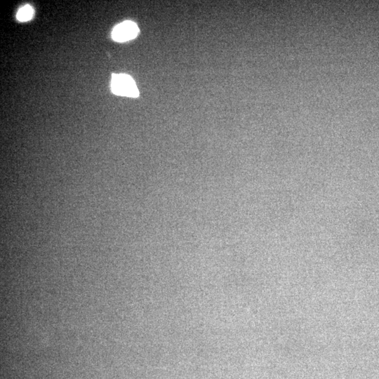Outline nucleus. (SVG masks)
Instances as JSON below:
<instances>
[{
	"mask_svg": "<svg viewBox=\"0 0 379 379\" xmlns=\"http://www.w3.org/2000/svg\"><path fill=\"white\" fill-rule=\"evenodd\" d=\"M111 90L113 93L136 98L139 91L134 80L129 75L124 74H113L111 80Z\"/></svg>",
	"mask_w": 379,
	"mask_h": 379,
	"instance_id": "obj_1",
	"label": "nucleus"
},
{
	"mask_svg": "<svg viewBox=\"0 0 379 379\" xmlns=\"http://www.w3.org/2000/svg\"><path fill=\"white\" fill-rule=\"evenodd\" d=\"M138 25L132 21H124L115 26L112 32V39L118 42H124L134 39L138 34Z\"/></svg>",
	"mask_w": 379,
	"mask_h": 379,
	"instance_id": "obj_2",
	"label": "nucleus"
},
{
	"mask_svg": "<svg viewBox=\"0 0 379 379\" xmlns=\"http://www.w3.org/2000/svg\"><path fill=\"white\" fill-rule=\"evenodd\" d=\"M34 15V10L29 5H25L20 8L17 14L16 18L21 22H25L30 20Z\"/></svg>",
	"mask_w": 379,
	"mask_h": 379,
	"instance_id": "obj_3",
	"label": "nucleus"
}]
</instances>
